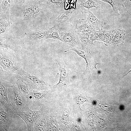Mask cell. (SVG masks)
Segmentation results:
<instances>
[{
	"instance_id": "obj_1",
	"label": "cell",
	"mask_w": 131,
	"mask_h": 131,
	"mask_svg": "<svg viewBox=\"0 0 131 131\" xmlns=\"http://www.w3.org/2000/svg\"><path fill=\"white\" fill-rule=\"evenodd\" d=\"M0 67L3 71L21 76L24 71L16 52L11 49H0Z\"/></svg>"
},
{
	"instance_id": "obj_2",
	"label": "cell",
	"mask_w": 131,
	"mask_h": 131,
	"mask_svg": "<svg viewBox=\"0 0 131 131\" xmlns=\"http://www.w3.org/2000/svg\"><path fill=\"white\" fill-rule=\"evenodd\" d=\"M77 0H40L39 2L41 6L55 13H60L68 9L75 8Z\"/></svg>"
},
{
	"instance_id": "obj_3",
	"label": "cell",
	"mask_w": 131,
	"mask_h": 131,
	"mask_svg": "<svg viewBox=\"0 0 131 131\" xmlns=\"http://www.w3.org/2000/svg\"><path fill=\"white\" fill-rule=\"evenodd\" d=\"M12 94L9 100L11 105L16 113L28 110V102L26 98L18 89L14 84Z\"/></svg>"
},
{
	"instance_id": "obj_4",
	"label": "cell",
	"mask_w": 131,
	"mask_h": 131,
	"mask_svg": "<svg viewBox=\"0 0 131 131\" xmlns=\"http://www.w3.org/2000/svg\"><path fill=\"white\" fill-rule=\"evenodd\" d=\"M21 76L27 83L30 90H42L51 87L38 76L24 70Z\"/></svg>"
},
{
	"instance_id": "obj_5",
	"label": "cell",
	"mask_w": 131,
	"mask_h": 131,
	"mask_svg": "<svg viewBox=\"0 0 131 131\" xmlns=\"http://www.w3.org/2000/svg\"><path fill=\"white\" fill-rule=\"evenodd\" d=\"M57 28L59 35L60 40L69 45L75 48L81 46L77 33L75 30L60 28L55 25Z\"/></svg>"
},
{
	"instance_id": "obj_6",
	"label": "cell",
	"mask_w": 131,
	"mask_h": 131,
	"mask_svg": "<svg viewBox=\"0 0 131 131\" xmlns=\"http://www.w3.org/2000/svg\"><path fill=\"white\" fill-rule=\"evenodd\" d=\"M0 37L10 38L13 37V34L10 20L9 11H0Z\"/></svg>"
},
{
	"instance_id": "obj_7",
	"label": "cell",
	"mask_w": 131,
	"mask_h": 131,
	"mask_svg": "<svg viewBox=\"0 0 131 131\" xmlns=\"http://www.w3.org/2000/svg\"><path fill=\"white\" fill-rule=\"evenodd\" d=\"M0 82V103L6 110L15 112L11 105L7 94L8 88H12L14 84H12L9 82L6 81L1 77Z\"/></svg>"
},
{
	"instance_id": "obj_8",
	"label": "cell",
	"mask_w": 131,
	"mask_h": 131,
	"mask_svg": "<svg viewBox=\"0 0 131 131\" xmlns=\"http://www.w3.org/2000/svg\"><path fill=\"white\" fill-rule=\"evenodd\" d=\"M41 111H33L28 107V110L21 111L16 113V115L20 117L25 122L28 131H31L33 124L40 114Z\"/></svg>"
},
{
	"instance_id": "obj_9",
	"label": "cell",
	"mask_w": 131,
	"mask_h": 131,
	"mask_svg": "<svg viewBox=\"0 0 131 131\" xmlns=\"http://www.w3.org/2000/svg\"><path fill=\"white\" fill-rule=\"evenodd\" d=\"M4 109L5 110L0 109V128H3L5 131H8L11 123L12 118L16 115V114L14 112L9 111Z\"/></svg>"
},
{
	"instance_id": "obj_10",
	"label": "cell",
	"mask_w": 131,
	"mask_h": 131,
	"mask_svg": "<svg viewBox=\"0 0 131 131\" xmlns=\"http://www.w3.org/2000/svg\"><path fill=\"white\" fill-rule=\"evenodd\" d=\"M110 4L113 11L114 16L121 18V14L125 10V2L124 0H100Z\"/></svg>"
},
{
	"instance_id": "obj_11",
	"label": "cell",
	"mask_w": 131,
	"mask_h": 131,
	"mask_svg": "<svg viewBox=\"0 0 131 131\" xmlns=\"http://www.w3.org/2000/svg\"><path fill=\"white\" fill-rule=\"evenodd\" d=\"M55 62L59 66L58 70L59 72V80L58 83L55 85L56 87L65 84L68 81L69 74V70L63 63L57 60Z\"/></svg>"
},
{
	"instance_id": "obj_12",
	"label": "cell",
	"mask_w": 131,
	"mask_h": 131,
	"mask_svg": "<svg viewBox=\"0 0 131 131\" xmlns=\"http://www.w3.org/2000/svg\"><path fill=\"white\" fill-rule=\"evenodd\" d=\"M39 1L35 0L34 2L28 5L24 13V16L26 19L35 17L41 10Z\"/></svg>"
},
{
	"instance_id": "obj_13",
	"label": "cell",
	"mask_w": 131,
	"mask_h": 131,
	"mask_svg": "<svg viewBox=\"0 0 131 131\" xmlns=\"http://www.w3.org/2000/svg\"><path fill=\"white\" fill-rule=\"evenodd\" d=\"M47 95L46 91L42 90H31L29 95L26 98L28 102L30 101L36 104L40 103Z\"/></svg>"
},
{
	"instance_id": "obj_14",
	"label": "cell",
	"mask_w": 131,
	"mask_h": 131,
	"mask_svg": "<svg viewBox=\"0 0 131 131\" xmlns=\"http://www.w3.org/2000/svg\"><path fill=\"white\" fill-rule=\"evenodd\" d=\"M75 28V30L77 33H89L93 29L87 19H85L78 20Z\"/></svg>"
},
{
	"instance_id": "obj_15",
	"label": "cell",
	"mask_w": 131,
	"mask_h": 131,
	"mask_svg": "<svg viewBox=\"0 0 131 131\" xmlns=\"http://www.w3.org/2000/svg\"><path fill=\"white\" fill-rule=\"evenodd\" d=\"M87 19L94 29L98 31L103 30V22L98 20L90 10L88 13Z\"/></svg>"
},
{
	"instance_id": "obj_16",
	"label": "cell",
	"mask_w": 131,
	"mask_h": 131,
	"mask_svg": "<svg viewBox=\"0 0 131 131\" xmlns=\"http://www.w3.org/2000/svg\"><path fill=\"white\" fill-rule=\"evenodd\" d=\"M13 38L0 37V49H11L16 52L18 47Z\"/></svg>"
},
{
	"instance_id": "obj_17",
	"label": "cell",
	"mask_w": 131,
	"mask_h": 131,
	"mask_svg": "<svg viewBox=\"0 0 131 131\" xmlns=\"http://www.w3.org/2000/svg\"><path fill=\"white\" fill-rule=\"evenodd\" d=\"M94 8H99L100 7L98 3L92 0H82L79 4V8L82 13L88 14L90 9Z\"/></svg>"
},
{
	"instance_id": "obj_18",
	"label": "cell",
	"mask_w": 131,
	"mask_h": 131,
	"mask_svg": "<svg viewBox=\"0 0 131 131\" xmlns=\"http://www.w3.org/2000/svg\"><path fill=\"white\" fill-rule=\"evenodd\" d=\"M49 30L44 31L29 32L25 33V35L30 39L40 40L47 39Z\"/></svg>"
},
{
	"instance_id": "obj_19",
	"label": "cell",
	"mask_w": 131,
	"mask_h": 131,
	"mask_svg": "<svg viewBox=\"0 0 131 131\" xmlns=\"http://www.w3.org/2000/svg\"><path fill=\"white\" fill-rule=\"evenodd\" d=\"M17 87L26 99L31 92L26 82L23 79H18L16 82Z\"/></svg>"
},
{
	"instance_id": "obj_20",
	"label": "cell",
	"mask_w": 131,
	"mask_h": 131,
	"mask_svg": "<svg viewBox=\"0 0 131 131\" xmlns=\"http://www.w3.org/2000/svg\"><path fill=\"white\" fill-rule=\"evenodd\" d=\"M76 10L68 9L65 10L59 13L56 18L55 22L57 23H63L68 20L71 16L72 13Z\"/></svg>"
},
{
	"instance_id": "obj_21",
	"label": "cell",
	"mask_w": 131,
	"mask_h": 131,
	"mask_svg": "<svg viewBox=\"0 0 131 131\" xmlns=\"http://www.w3.org/2000/svg\"><path fill=\"white\" fill-rule=\"evenodd\" d=\"M71 50L75 52L85 59L87 63V66L86 68L84 71L85 72H88L90 73L91 72V69L90 66V63L89 58L86 54L83 51L72 47H71L70 49L65 51V52H66L68 51Z\"/></svg>"
},
{
	"instance_id": "obj_22",
	"label": "cell",
	"mask_w": 131,
	"mask_h": 131,
	"mask_svg": "<svg viewBox=\"0 0 131 131\" xmlns=\"http://www.w3.org/2000/svg\"><path fill=\"white\" fill-rule=\"evenodd\" d=\"M125 31L123 29H115V32L113 37V41L115 44L123 43L124 40Z\"/></svg>"
},
{
	"instance_id": "obj_23",
	"label": "cell",
	"mask_w": 131,
	"mask_h": 131,
	"mask_svg": "<svg viewBox=\"0 0 131 131\" xmlns=\"http://www.w3.org/2000/svg\"><path fill=\"white\" fill-rule=\"evenodd\" d=\"M89 34L91 43L96 40H104L106 37L103 30L98 31L93 29Z\"/></svg>"
},
{
	"instance_id": "obj_24",
	"label": "cell",
	"mask_w": 131,
	"mask_h": 131,
	"mask_svg": "<svg viewBox=\"0 0 131 131\" xmlns=\"http://www.w3.org/2000/svg\"><path fill=\"white\" fill-rule=\"evenodd\" d=\"M40 115L34 122L31 131H39L46 130L45 120Z\"/></svg>"
},
{
	"instance_id": "obj_25",
	"label": "cell",
	"mask_w": 131,
	"mask_h": 131,
	"mask_svg": "<svg viewBox=\"0 0 131 131\" xmlns=\"http://www.w3.org/2000/svg\"><path fill=\"white\" fill-rule=\"evenodd\" d=\"M81 46L88 48L90 45L89 33H77Z\"/></svg>"
},
{
	"instance_id": "obj_26",
	"label": "cell",
	"mask_w": 131,
	"mask_h": 131,
	"mask_svg": "<svg viewBox=\"0 0 131 131\" xmlns=\"http://www.w3.org/2000/svg\"><path fill=\"white\" fill-rule=\"evenodd\" d=\"M52 38L60 40L59 35L57 28L55 25L49 30L47 39Z\"/></svg>"
},
{
	"instance_id": "obj_27",
	"label": "cell",
	"mask_w": 131,
	"mask_h": 131,
	"mask_svg": "<svg viewBox=\"0 0 131 131\" xmlns=\"http://www.w3.org/2000/svg\"><path fill=\"white\" fill-rule=\"evenodd\" d=\"M14 0H2L0 5V11H9Z\"/></svg>"
},
{
	"instance_id": "obj_28",
	"label": "cell",
	"mask_w": 131,
	"mask_h": 131,
	"mask_svg": "<svg viewBox=\"0 0 131 131\" xmlns=\"http://www.w3.org/2000/svg\"><path fill=\"white\" fill-rule=\"evenodd\" d=\"M125 10L131 14V0H125Z\"/></svg>"
},
{
	"instance_id": "obj_29",
	"label": "cell",
	"mask_w": 131,
	"mask_h": 131,
	"mask_svg": "<svg viewBox=\"0 0 131 131\" xmlns=\"http://www.w3.org/2000/svg\"><path fill=\"white\" fill-rule=\"evenodd\" d=\"M26 0H22V2L23 3L24 2H25V1ZM36 1H38V0H34Z\"/></svg>"
},
{
	"instance_id": "obj_30",
	"label": "cell",
	"mask_w": 131,
	"mask_h": 131,
	"mask_svg": "<svg viewBox=\"0 0 131 131\" xmlns=\"http://www.w3.org/2000/svg\"><path fill=\"white\" fill-rule=\"evenodd\" d=\"M124 0V1L125 0Z\"/></svg>"
}]
</instances>
